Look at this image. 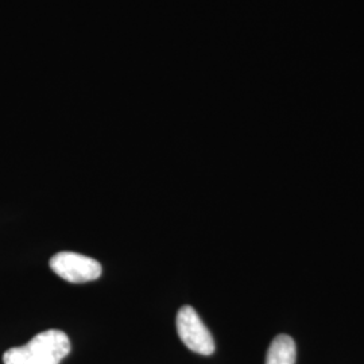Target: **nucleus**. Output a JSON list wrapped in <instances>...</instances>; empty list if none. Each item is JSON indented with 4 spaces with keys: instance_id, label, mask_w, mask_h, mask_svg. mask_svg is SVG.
<instances>
[{
    "instance_id": "nucleus-1",
    "label": "nucleus",
    "mask_w": 364,
    "mask_h": 364,
    "mask_svg": "<svg viewBox=\"0 0 364 364\" xmlns=\"http://www.w3.org/2000/svg\"><path fill=\"white\" fill-rule=\"evenodd\" d=\"M70 340L60 329L41 332L22 347L3 355L4 364H60L70 353Z\"/></svg>"
},
{
    "instance_id": "nucleus-2",
    "label": "nucleus",
    "mask_w": 364,
    "mask_h": 364,
    "mask_svg": "<svg viewBox=\"0 0 364 364\" xmlns=\"http://www.w3.org/2000/svg\"><path fill=\"white\" fill-rule=\"evenodd\" d=\"M176 326L177 333L186 348L203 356H210L215 352L213 338L192 306H182L177 313Z\"/></svg>"
},
{
    "instance_id": "nucleus-3",
    "label": "nucleus",
    "mask_w": 364,
    "mask_h": 364,
    "mask_svg": "<svg viewBox=\"0 0 364 364\" xmlns=\"http://www.w3.org/2000/svg\"><path fill=\"white\" fill-rule=\"evenodd\" d=\"M53 272L70 284H85L102 275V264L93 258L72 251H61L50 259Z\"/></svg>"
},
{
    "instance_id": "nucleus-4",
    "label": "nucleus",
    "mask_w": 364,
    "mask_h": 364,
    "mask_svg": "<svg viewBox=\"0 0 364 364\" xmlns=\"http://www.w3.org/2000/svg\"><path fill=\"white\" fill-rule=\"evenodd\" d=\"M297 348L294 340L287 335H278L270 344L266 364H296Z\"/></svg>"
}]
</instances>
